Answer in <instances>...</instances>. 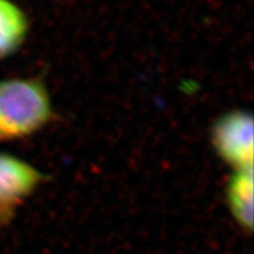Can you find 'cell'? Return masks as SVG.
<instances>
[{"label":"cell","mask_w":254,"mask_h":254,"mask_svg":"<svg viewBox=\"0 0 254 254\" xmlns=\"http://www.w3.org/2000/svg\"><path fill=\"white\" fill-rule=\"evenodd\" d=\"M225 198L232 218L243 232L251 236L253 232L254 167L232 171L225 186Z\"/></svg>","instance_id":"4"},{"label":"cell","mask_w":254,"mask_h":254,"mask_svg":"<svg viewBox=\"0 0 254 254\" xmlns=\"http://www.w3.org/2000/svg\"><path fill=\"white\" fill-rule=\"evenodd\" d=\"M55 117L49 87L39 78L0 80V142L30 138Z\"/></svg>","instance_id":"1"},{"label":"cell","mask_w":254,"mask_h":254,"mask_svg":"<svg viewBox=\"0 0 254 254\" xmlns=\"http://www.w3.org/2000/svg\"><path fill=\"white\" fill-rule=\"evenodd\" d=\"M209 141L232 171L254 167V120L250 111L236 109L219 116L211 126Z\"/></svg>","instance_id":"2"},{"label":"cell","mask_w":254,"mask_h":254,"mask_svg":"<svg viewBox=\"0 0 254 254\" xmlns=\"http://www.w3.org/2000/svg\"><path fill=\"white\" fill-rule=\"evenodd\" d=\"M30 18L14 0H0V60L14 56L30 33Z\"/></svg>","instance_id":"5"},{"label":"cell","mask_w":254,"mask_h":254,"mask_svg":"<svg viewBox=\"0 0 254 254\" xmlns=\"http://www.w3.org/2000/svg\"><path fill=\"white\" fill-rule=\"evenodd\" d=\"M46 178L30 161L0 152V224L9 221L17 208L37 192Z\"/></svg>","instance_id":"3"}]
</instances>
